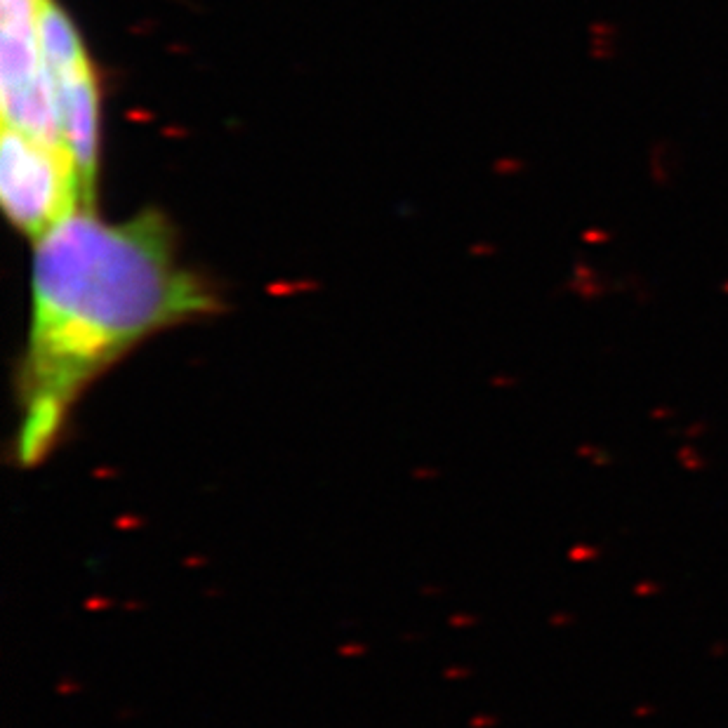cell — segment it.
<instances>
[{"label": "cell", "instance_id": "4", "mask_svg": "<svg viewBox=\"0 0 728 728\" xmlns=\"http://www.w3.org/2000/svg\"><path fill=\"white\" fill-rule=\"evenodd\" d=\"M0 203L12 227L38 241L71 210L80 208L78 177L69 153L3 125Z\"/></svg>", "mask_w": 728, "mask_h": 728}, {"label": "cell", "instance_id": "1", "mask_svg": "<svg viewBox=\"0 0 728 728\" xmlns=\"http://www.w3.org/2000/svg\"><path fill=\"white\" fill-rule=\"evenodd\" d=\"M212 281L186 267L158 208L108 222L76 208L34 241L31 307L17 358L12 457L41 467L92 386L151 337L217 316Z\"/></svg>", "mask_w": 728, "mask_h": 728}, {"label": "cell", "instance_id": "3", "mask_svg": "<svg viewBox=\"0 0 728 728\" xmlns=\"http://www.w3.org/2000/svg\"><path fill=\"white\" fill-rule=\"evenodd\" d=\"M43 10L45 0H0V113L5 127L66 151L43 45Z\"/></svg>", "mask_w": 728, "mask_h": 728}, {"label": "cell", "instance_id": "2", "mask_svg": "<svg viewBox=\"0 0 728 728\" xmlns=\"http://www.w3.org/2000/svg\"><path fill=\"white\" fill-rule=\"evenodd\" d=\"M43 45L52 74L66 151L78 177L80 205L97 208L102 153V88L78 27L59 0H45Z\"/></svg>", "mask_w": 728, "mask_h": 728}]
</instances>
